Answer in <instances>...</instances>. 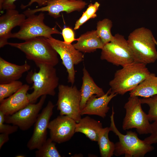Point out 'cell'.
Instances as JSON below:
<instances>
[{
	"mask_svg": "<svg viewBox=\"0 0 157 157\" xmlns=\"http://www.w3.org/2000/svg\"><path fill=\"white\" fill-rule=\"evenodd\" d=\"M113 23L111 20L105 18L97 23L96 31L97 34L104 44L111 41L113 39L111 32Z\"/></svg>",
	"mask_w": 157,
	"mask_h": 157,
	"instance_id": "24",
	"label": "cell"
},
{
	"mask_svg": "<svg viewBox=\"0 0 157 157\" xmlns=\"http://www.w3.org/2000/svg\"><path fill=\"white\" fill-rule=\"evenodd\" d=\"M101 50V59L113 65L122 67L134 62L127 40L119 33L115 34L113 39Z\"/></svg>",
	"mask_w": 157,
	"mask_h": 157,
	"instance_id": "8",
	"label": "cell"
},
{
	"mask_svg": "<svg viewBox=\"0 0 157 157\" xmlns=\"http://www.w3.org/2000/svg\"><path fill=\"white\" fill-rule=\"evenodd\" d=\"M83 72L82 83L80 90L81 97V110L85 107L87 101L92 95H95L99 97L105 94L103 89L95 83L85 67L83 69Z\"/></svg>",
	"mask_w": 157,
	"mask_h": 157,
	"instance_id": "19",
	"label": "cell"
},
{
	"mask_svg": "<svg viewBox=\"0 0 157 157\" xmlns=\"http://www.w3.org/2000/svg\"><path fill=\"white\" fill-rule=\"evenodd\" d=\"M44 14L42 12L38 15H32L27 17L21 24L19 30L12 33L11 38L25 41L38 37L49 38L53 34H61L56 26L51 28L44 23Z\"/></svg>",
	"mask_w": 157,
	"mask_h": 157,
	"instance_id": "7",
	"label": "cell"
},
{
	"mask_svg": "<svg viewBox=\"0 0 157 157\" xmlns=\"http://www.w3.org/2000/svg\"><path fill=\"white\" fill-rule=\"evenodd\" d=\"M87 4L82 0H47L46 6L33 9H28L23 13L27 17L38 12L46 11L49 15L56 18L61 16V12L70 13L75 11H80Z\"/></svg>",
	"mask_w": 157,
	"mask_h": 157,
	"instance_id": "12",
	"label": "cell"
},
{
	"mask_svg": "<svg viewBox=\"0 0 157 157\" xmlns=\"http://www.w3.org/2000/svg\"><path fill=\"white\" fill-rule=\"evenodd\" d=\"M103 128L100 121L87 116L76 123L75 133H82L91 140L97 142L99 133Z\"/></svg>",
	"mask_w": 157,
	"mask_h": 157,
	"instance_id": "21",
	"label": "cell"
},
{
	"mask_svg": "<svg viewBox=\"0 0 157 157\" xmlns=\"http://www.w3.org/2000/svg\"><path fill=\"white\" fill-rule=\"evenodd\" d=\"M100 6V4L98 2H95L94 3H90L81 16L76 22L74 29H78L89 19L96 17H97L96 12L99 10Z\"/></svg>",
	"mask_w": 157,
	"mask_h": 157,
	"instance_id": "26",
	"label": "cell"
},
{
	"mask_svg": "<svg viewBox=\"0 0 157 157\" xmlns=\"http://www.w3.org/2000/svg\"><path fill=\"white\" fill-rule=\"evenodd\" d=\"M54 105L51 101L40 113L34 124L33 133L27 144L30 150L38 149L46 140L47 129Z\"/></svg>",
	"mask_w": 157,
	"mask_h": 157,
	"instance_id": "13",
	"label": "cell"
},
{
	"mask_svg": "<svg viewBox=\"0 0 157 157\" xmlns=\"http://www.w3.org/2000/svg\"><path fill=\"white\" fill-rule=\"evenodd\" d=\"M150 74L146 65L134 62L122 66L115 73L109 82L111 92L123 95L130 92Z\"/></svg>",
	"mask_w": 157,
	"mask_h": 157,
	"instance_id": "2",
	"label": "cell"
},
{
	"mask_svg": "<svg viewBox=\"0 0 157 157\" xmlns=\"http://www.w3.org/2000/svg\"><path fill=\"white\" fill-rule=\"evenodd\" d=\"M45 38L60 56L68 73V82L73 85L75 81L74 66L83 61V54L77 50L73 44L66 43L52 37Z\"/></svg>",
	"mask_w": 157,
	"mask_h": 157,
	"instance_id": "10",
	"label": "cell"
},
{
	"mask_svg": "<svg viewBox=\"0 0 157 157\" xmlns=\"http://www.w3.org/2000/svg\"><path fill=\"white\" fill-rule=\"evenodd\" d=\"M117 94L112 92L110 88L102 96L98 97L96 95H92L87 101L85 107L81 110V115H95L105 118L110 109L108 104Z\"/></svg>",
	"mask_w": 157,
	"mask_h": 157,
	"instance_id": "16",
	"label": "cell"
},
{
	"mask_svg": "<svg viewBox=\"0 0 157 157\" xmlns=\"http://www.w3.org/2000/svg\"><path fill=\"white\" fill-rule=\"evenodd\" d=\"M9 134L5 133H1L0 134V149L3 145L7 142L9 139Z\"/></svg>",
	"mask_w": 157,
	"mask_h": 157,
	"instance_id": "33",
	"label": "cell"
},
{
	"mask_svg": "<svg viewBox=\"0 0 157 157\" xmlns=\"http://www.w3.org/2000/svg\"><path fill=\"white\" fill-rule=\"evenodd\" d=\"M56 142L50 138L46 140L35 152L36 157H61L57 149Z\"/></svg>",
	"mask_w": 157,
	"mask_h": 157,
	"instance_id": "25",
	"label": "cell"
},
{
	"mask_svg": "<svg viewBox=\"0 0 157 157\" xmlns=\"http://www.w3.org/2000/svg\"><path fill=\"white\" fill-rule=\"evenodd\" d=\"M76 123L69 116L60 115L49 123L50 138L58 144L68 141L75 133Z\"/></svg>",
	"mask_w": 157,
	"mask_h": 157,
	"instance_id": "14",
	"label": "cell"
},
{
	"mask_svg": "<svg viewBox=\"0 0 157 157\" xmlns=\"http://www.w3.org/2000/svg\"><path fill=\"white\" fill-rule=\"evenodd\" d=\"M8 44L22 51L36 65L43 63L55 66L59 62L58 53L45 38L38 37L21 43L8 42Z\"/></svg>",
	"mask_w": 157,
	"mask_h": 157,
	"instance_id": "5",
	"label": "cell"
},
{
	"mask_svg": "<svg viewBox=\"0 0 157 157\" xmlns=\"http://www.w3.org/2000/svg\"><path fill=\"white\" fill-rule=\"evenodd\" d=\"M29 85L25 84L16 92L0 103V111L5 116L12 115L26 107L30 102L27 97Z\"/></svg>",
	"mask_w": 157,
	"mask_h": 157,
	"instance_id": "17",
	"label": "cell"
},
{
	"mask_svg": "<svg viewBox=\"0 0 157 157\" xmlns=\"http://www.w3.org/2000/svg\"><path fill=\"white\" fill-rule=\"evenodd\" d=\"M26 15L19 13L15 9L6 10V13L0 17V47L8 44V40L11 38L12 30L20 26L26 19Z\"/></svg>",
	"mask_w": 157,
	"mask_h": 157,
	"instance_id": "15",
	"label": "cell"
},
{
	"mask_svg": "<svg viewBox=\"0 0 157 157\" xmlns=\"http://www.w3.org/2000/svg\"><path fill=\"white\" fill-rule=\"evenodd\" d=\"M150 30L144 27L137 28L129 34L127 41L134 61L147 64L157 60V51Z\"/></svg>",
	"mask_w": 157,
	"mask_h": 157,
	"instance_id": "3",
	"label": "cell"
},
{
	"mask_svg": "<svg viewBox=\"0 0 157 157\" xmlns=\"http://www.w3.org/2000/svg\"><path fill=\"white\" fill-rule=\"evenodd\" d=\"M77 41L73 44L74 47L79 51L84 53L93 52L97 49H102L104 45L96 30L88 31L82 34Z\"/></svg>",
	"mask_w": 157,
	"mask_h": 157,
	"instance_id": "20",
	"label": "cell"
},
{
	"mask_svg": "<svg viewBox=\"0 0 157 157\" xmlns=\"http://www.w3.org/2000/svg\"><path fill=\"white\" fill-rule=\"evenodd\" d=\"M151 135L144 140L145 142L150 144L157 143V119L151 124Z\"/></svg>",
	"mask_w": 157,
	"mask_h": 157,
	"instance_id": "32",
	"label": "cell"
},
{
	"mask_svg": "<svg viewBox=\"0 0 157 157\" xmlns=\"http://www.w3.org/2000/svg\"><path fill=\"white\" fill-rule=\"evenodd\" d=\"M62 35L64 41L68 44H72L75 41H77V38H75L74 31L72 28L69 26L64 27L62 29Z\"/></svg>",
	"mask_w": 157,
	"mask_h": 157,
	"instance_id": "31",
	"label": "cell"
},
{
	"mask_svg": "<svg viewBox=\"0 0 157 157\" xmlns=\"http://www.w3.org/2000/svg\"><path fill=\"white\" fill-rule=\"evenodd\" d=\"M39 68L38 72H31L26 78V81L33 84V91L27 94L30 103H34L44 95L54 96L55 89L59 85V78L56 70L51 65L41 63L36 65Z\"/></svg>",
	"mask_w": 157,
	"mask_h": 157,
	"instance_id": "1",
	"label": "cell"
},
{
	"mask_svg": "<svg viewBox=\"0 0 157 157\" xmlns=\"http://www.w3.org/2000/svg\"><path fill=\"white\" fill-rule=\"evenodd\" d=\"M5 115L0 111V133L10 134L16 132L19 128L17 126L5 124Z\"/></svg>",
	"mask_w": 157,
	"mask_h": 157,
	"instance_id": "30",
	"label": "cell"
},
{
	"mask_svg": "<svg viewBox=\"0 0 157 157\" xmlns=\"http://www.w3.org/2000/svg\"><path fill=\"white\" fill-rule=\"evenodd\" d=\"M140 100L142 104H146L149 107L147 115L149 122L157 119V94Z\"/></svg>",
	"mask_w": 157,
	"mask_h": 157,
	"instance_id": "28",
	"label": "cell"
},
{
	"mask_svg": "<svg viewBox=\"0 0 157 157\" xmlns=\"http://www.w3.org/2000/svg\"><path fill=\"white\" fill-rule=\"evenodd\" d=\"M130 96L149 97L157 94V76L151 73L133 89L130 91Z\"/></svg>",
	"mask_w": 157,
	"mask_h": 157,
	"instance_id": "22",
	"label": "cell"
},
{
	"mask_svg": "<svg viewBox=\"0 0 157 157\" xmlns=\"http://www.w3.org/2000/svg\"><path fill=\"white\" fill-rule=\"evenodd\" d=\"M115 113L113 107L110 116V128L118 137L119 141L115 144L114 155L117 156L124 155L125 157H143L154 149V147L142 140L135 132L128 131L125 135L118 130L114 120Z\"/></svg>",
	"mask_w": 157,
	"mask_h": 157,
	"instance_id": "4",
	"label": "cell"
},
{
	"mask_svg": "<svg viewBox=\"0 0 157 157\" xmlns=\"http://www.w3.org/2000/svg\"><path fill=\"white\" fill-rule=\"evenodd\" d=\"M58 90L56 105L60 115L67 116L78 123L81 118L80 90L75 85L63 84L59 85Z\"/></svg>",
	"mask_w": 157,
	"mask_h": 157,
	"instance_id": "9",
	"label": "cell"
},
{
	"mask_svg": "<svg viewBox=\"0 0 157 157\" xmlns=\"http://www.w3.org/2000/svg\"><path fill=\"white\" fill-rule=\"evenodd\" d=\"M142 103L138 96H130L125 104L126 110L122 128L124 130L135 128L140 135L151 133V124L147 114L143 110Z\"/></svg>",
	"mask_w": 157,
	"mask_h": 157,
	"instance_id": "6",
	"label": "cell"
},
{
	"mask_svg": "<svg viewBox=\"0 0 157 157\" xmlns=\"http://www.w3.org/2000/svg\"><path fill=\"white\" fill-rule=\"evenodd\" d=\"M110 131V127H106L103 128L99 133L97 142L101 157H111L114 155L115 144L110 141L108 137Z\"/></svg>",
	"mask_w": 157,
	"mask_h": 157,
	"instance_id": "23",
	"label": "cell"
},
{
	"mask_svg": "<svg viewBox=\"0 0 157 157\" xmlns=\"http://www.w3.org/2000/svg\"><path fill=\"white\" fill-rule=\"evenodd\" d=\"M154 41L156 44V45L157 46V41H156V40L155 39V38H154Z\"/></svg>",
	"mask_w": 157,
	"mask_h": 157,
	"instance_id": "34",
	"label": "cell"
},
{
	"mask_svg": "<svg viewBox=\"0 0 157 157\" xmlns=\"http://www.w3.org/2000/svg\"><path fill=\"white\" fill-rule=\"evenodd\" d=\"M23 85L22 83L18 80L0 84V102L16 92Z\"/></svg>",
	"mask_w": 157,
	"mask_h": 157,
	"instance_id": "27",
	"label": "cell"
},
{
	"mask_svg": "<svg viewBox=\"0 0 157 157\" xmlns=\"http://www.w3.org/2000/svg\"><path fill=\"white\" fill-rule=\"evenodd\" d=\"M47 95L41 97L38 102L30 103L13 114L5 116V122L17 126L22 131L27 130L34 125L46 100Z\"/></svg>",
	"mask_w": 157,
	"mask_h": 157,
	"instance_id": "11",
	"label": "cell"
},
{
	"mask_svg": "<svg viewBox=\"0 0 157 157\" xmlns=\"http://www.w3.org/2000/svg\"><path fill=\"white\" fill-rule=\"evenodd\" d=\"M30 65L26 62L18 65L10 63L0 57V84L18 80L23 74L28 71Z\"/></svg>",
	"mask_w": 157,
	"mask_h": 157,
	"instance_id": "18",
	"label": "cell"
},
{
	"mask_svg": "<svg viewBox=\"0 0 157 157\" xmlns=\"http://www.w3.org/2000/svg\"><path fill=\"white\" fill-rule=\"evenodd\" d=\"M17 0H4L2 5V9L7 10L8 9H15L16 6L14 2ZM47 0H30V2L26 5L22 4L21 7L22 9H24L31 6L33 3H36L40 6H44L47 4Z\"/></svg>",
	"mask_w": 157,
	"mask_h": 157,
	"instance_id": "29",
	"label": "cell"
}]
</instances>
